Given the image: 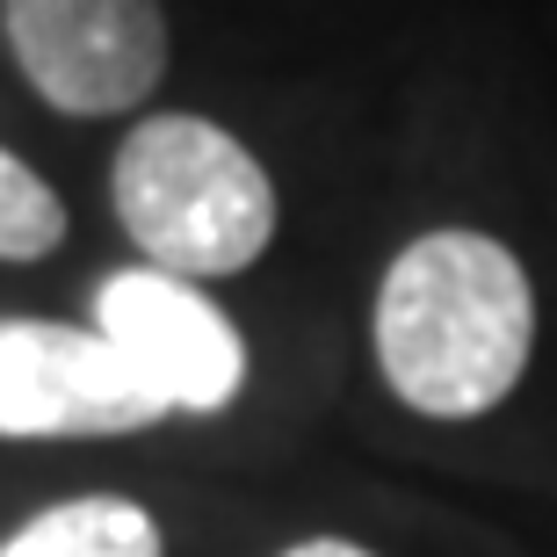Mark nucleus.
<instances>
[{
    "label": "nucleus",
    "instance_id": "obj_3",
    "mask_svg": "<svg viewBox=\"0 0 557 557\" xmlns=\"http://www.w3.org/2000/svg\"><path fill=\"white\" fill-rule=\"evenodd\" d=\"M22 81L59 116H124L166 73L160 0H0Z\"/></svg>",
    "mask_w": 557,
    "mask_h": 557
},
{
    "label": "nucleus",
    "instance_id": "obj_6",
    "mask_svg": "<svg viewBox=\"0 0 557 557\" xmlns=\"http://www.w3.org/2000/svg\"><path fill=\"white\" fill-rule=\"evenodd\" d=\"M0 557H166V550H160V521L145 515L138 499L87 493L22 521Z\"/></svg>",
    "mask_w": 557,
    "mask_h": 557
},
{
    "label": "nucleus",
    "instance_id": "obj_4",
    "mask_svg": "<svg viewBox=\"0 0 557 557\" xmlns=\"http://www.w3.org/2000/svg\"><path fill=\"white\" fill-rule=\"evenodd\" d=\"M166 406L95 326L0 319V434L73 442V434H138Z\"/></svg>",
    "mask_w": 557,
    "mask_h": 557
},
{
    "label": "nucleus",
    "instance_id": "obj_5",
    "mask_svg": "<svg viewBox=\"0 0 557 557\" xmlns=\"http://www.w3.org/2000/svg\"><path fill=\"white\" fill-rule=\"evenodd\" d=\"M95 333L174 406V413H218L247 384V341L203 289L166 269H124L95 289Z\"/></svg>",
    "mask_w": 557,
    "mask_h": 557
},
{
    "label": "nucleus",
    "instance_id": "obj_7",
    "mask_svg": "<svg viewBox=\"0 0 557 557\" xmlns=\"http://www.w3.org/2000/svg\"><path fill=\"white\" fill-rule=\"evenodd\" d=\"M59 239H65L59 188L0 145V261H44Z\"/></svg>",
    "mask_w": 557,
    "mask_h": 557
},
{
    "label": "nucleus",
    "instance_id": "obj_8",
    "mask_svg": "<svg viewBox=\"0 0 557 557\" xmlns=\"http://www.w3.org/2000/svg\"><path fill=\"white\" fill-rule=\"evenodd\" d=\"M283 557H376V550H362V543H348V536H311V543H289Z\"/></svg>",
    "mask_w": 557,
    "mask_h": 557
},
{
    "label": "nucleus",
    "instance_id": "obj_1",
    "mask_svg": "<svg viewBox=\"0 0 557 557\" xmlns=\"http://www.w3.org/2000/svg\"><path fill=\"white\" fill-rule=\"evenodd\" d=\"M536 289L485 232H420L376 283V370L413 413L478 420L521 384Z\"/></svg>",
    "mask_w": 557,
    "mask_h": 557
},
{
    "label": "nucleus",
    "instance_id": "obj_2",
    "mask_svg": "<svg viewBox=\"0 0 557 557\" xmlns=\"http://www.w3.org/2000/svg\"><path fill=\"white\" fill-rule=\"evenodd\" d=\"M109 203L166 275H239L275 239V182L210 116H145L109 166Z\"/></svg>",
    "mask_w": 557,
    "mask_h": 557
}]
</instances>
